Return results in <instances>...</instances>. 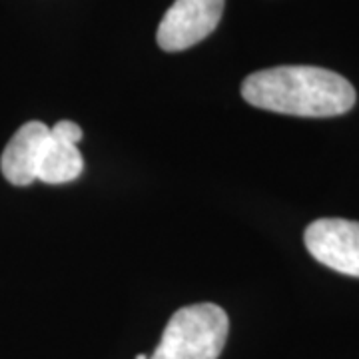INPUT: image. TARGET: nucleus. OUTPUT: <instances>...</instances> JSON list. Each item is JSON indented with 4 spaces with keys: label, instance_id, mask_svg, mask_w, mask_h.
Here are the masks:
<instances>
[{
    "label": "nucleus",
    "instance_id": "obj_2",
    "mask_svg": "<svg viewBox=\"0 0 359 359\" xmlns=\"http://www.w3.org/2000/svg\"><path fill=\"white\" fill-rule=\"evenodd\" d=\"M230 320L216 304L178 309L148 359H218L228 341Z\"/></svg>",
    "mask_w": 359,
    "mask_h": 359
},
{
    "label": "nucleus",
    "instance_id": "obj_7",
    "mask_svg": "<svg viewBox=\"0 0 359 359\" xmlns=\"http://www.w3.org/2000/svg\"><path fill=\"white\" fill-rule=\"evenodd\" d=\"M136 359H148V355H146V353H140V355H136Z\"/></svg>",
    "mask_w": 359,
    "mask_h": 359
},
{
    "label": "nucleus",
    "instance_id": "obj_4",
    "mask_svg": "<svg viewBox=\"0 0 359 359\" xmlns=\"http://www.w3.org/2000/svg\"><path fill=\"white\" fill-rule=\"evenodd\" d=\"M313 259L344 276L359 278V222L321 218L311 222L304 233Z\"/></svg>",
    "mask_w": 359,
    "mask_h": 359
},
{
    "label": "nucleus",
    "instance_id": "obj_5",
    "mask_svg": "<svg viewBox=\"0 0 359 359\" xmlns=\"http://www.w3.org/2000/svg\"><path fill=\"white\" fill-rule=\"evenodd\" d=\"M48 136L50 128L44 122L36 120L26 122L25 126L16 130L0 158L4 178L14 186H28L36 182Z\"/></svg>",
    "mask_w": 359,
    "mask_h": 359
},
{
    "label": "nucleus",
    "instance_id": "obj_1",
    "mask_svg": "<svg viewBox=\"0 0 359 359\" xmlns=\"http://www.w3.org/2000/svg\"><path fill=\"white\" fill-rule=\"evenodd\" d=\"M248 104L276 114L332 118L355 104L351 82L318 66H276L254 72L242 84Z\"/></svg>",
    "mask_w": 359,
    "mask_h": 359
},
{
    "label": "nucleus",
    "instance_id": "obj_3",
    "mask_svg": "<svg viewBox=\"0 0 359 359\" xmlns=\"http://www.w3.org/2000/svg\"><path fill=\"white\" fill-rule=\"evenodd\" d=\"M226 0H176L158 26V44L166 52L190 48L210 36L224 14Z\"/></svg>",
    "mask_w": 359,
    "mask_h": 359
},
{
    "label": "nucleus",
    "instance_id": "obj_6",
    "mask_svg": "<svg viewBox=\"0 0 359 359\" xmlns=\"http://www.w3.org/2000/svg\"><path fill=\"white\" fill-rule=\"evenodd\" d=\"M82 136V128L70 120H60L58 124L52 126L39 168L40 182L58 186L68 184L82 174L84 160L76 146Z\"/></svg>",
    "mask_w": 359,
    "mask_h": 359
}]
</instances>
